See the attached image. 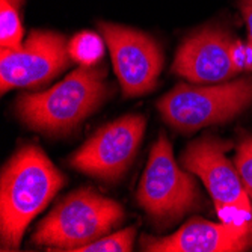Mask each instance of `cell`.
I'll return each mask as SVG.
<instances>
[{"label":"cell","mask_w":252,"mask_h":252,"mask_svg":"<svg viewBox=\"0 0 252 252\" xmlns=\"http://www.w3.org/2000/svg\"><path fill=\"white\" fill-rule=\"evenodd\" d=\"M240 11L243 14L246 28H248V45L252 50V0H242Z\"/></svg>","instance_id":"cell-17"},{"label":"cell","mask_w":252,"mask_h":252,"mask_svg":"<svg viewBox=\"0 0 252 252\" xmlns=\"http://www.w3.org/2000/svg\"><path fill=\"white\" fill-rule=\"evenodd\" d=\"M145 133V118L127 115L101 127L71 156L70 165L104 181L118 180L131 165Z\"/></svg>","instance_id":"cell-6"},{"label":"cell","mask_w":252,"mask_h":252,"mask_svg":"<svg viewBox=\"0 0 252 252\" xmlns=\"http://www.w3.org/2000/svg\"><path fill=\"white\" fill-rule=\"evenodd\" d=\"M141 246L151 252H242L252 246V226L192 219L171 236H144Z\"/></svg>","instance_id":"cell-11"},{"label":"cell","mask_w":252,"mask_h":252,"mask_svg":"<svg viewBox=\"0 0 252 252\" xmlns=\"http://www.w3.org/2000/svg\"><path fill=\"white\" fill-rule=\"evenodd\" d=\"M198 190L193 178L174 160L171 142L165 134L151 148L148 165L137 189V201L145 212L162 222H172L192 210Z\"/></svg>","instance_id":"cell-5"},{"label":"cell","mask_w":252,"mask_h":252,"mask_svg":"<svg viewBox=\"0 0 252 252\" xmlns=\"http://www.w3.org/2000/svg\"><path fill=\"white\" fill-rule=\"evenodd\" d=\"M134 236V228H126L123 231H118L107 237H101L83 246L79 252H128L133 248Z\"/></svg>","instance_id":"cell-14"},{"label":"cell","mask_w":252,"mask_h":252,"mask_svg":"<svg viewBox=\"0 0 252 252\" xmlns=\"http://www.w3.org/2000/svg\"><path fill=\"white\" fill-rule=\"evenodd\" d=\"M104 70L80 66L44 93L23 94L17 100L21 121L33 130L61 134L73 130L106 98Z\"/></svg>","instance_id":"cell-2"},{"label":"cell","mask_w":252,"mask_h":252,"mask_svg":"<svg viewBox=\"0 0 252 252\" xmlns=\"http://www.w3.org/2000/svg\"><path fill=\"white\" fill-rule=\"evenodd\" d=\"M68 44L59 33L35 31L17 50L0 52L2 94L12 88H29L49 82L70 62Z\"/></svg>","instance_id":"cell-8"},{"label":"cell","mask_w":252,"mask_h":252,"mask_svg":"<svg viewBox=\"0 0 252 252\" xmlns=\"http://www.w3.org/2000/svg\"><path fill=\"white\" fill-rule=\"evenodd\" d=\"M68 55L82 66H94L104 55L103 39L94 32H80L68 42Z\"/></svg>","instance_id":"cell-12"},{"label":"cell","mask_w":252,"mask_h":252,"mask_svg":"<svg viewBox=\"0 0 252 252\" xmlns=\"http://www.w3.org/2000/svg\"><path fill=\"white\" fill-rule=\"evenodd\" d=\"M62 172L35 145L20 148L0 177V234L5 251H17L33 218L63 186Z\"/></svg>","instance_id":"cell-1"},{"label":"cell","mask_w":252,"mask_h":252,"mask_svg":"<svg viewBox=\"0 0 252 252\" xmlns=\"http://www.w3.org/2000/svg\"><path fill=\"white\" fill-rule=\"evenodd\" d=\"M98 29L109 47L124 95L150 93L163 66V56L156 41L139 31L110 23H100Z\"/></svg>","instance_id":"cell-7"},{"label":"cell","mask_w":252,"mask_h":252,"mask_svg":"<svg viewBox=\"0 0 252 252\" xmlns=\"http://www.w3.org/2000/svg\"><path fill=\"white\" fill-rule=\"evenodd\" d=\"M234 165L239 171L245 190L252 199V136L239 145L237 154L234 157Z\"/></svg>","instance_id":"cell-15"},{"label":"cell","mask_w":252,"mask_h":252,"mask_svg":"<svg viewBox=\"0 0 252 252\" xmlns=\"http://www.w3.org/2000/svg\"><path fill=\"white\" fill-rule=\"evenodd\" d=\"M23 26L14 0H0V44L2 49L17 50L21 47Z\"/></svg>","instance_id":"cell-13"},{"label":"cell","mask_w":252,"mask_h":252,"mask_svg":"<svg viewBox=\"0 0 252 252\" xmlns=\"http://www.w3.org/2000/svg\"><path fill=\"white\" fill-rule=\"evenodd\" d=\"M252 103V79L216 86L178 85L157 103L163 120L180 131H195L225 123Z\"/></svg>","instance_id":"cell-4"},{"label":"cell","mask_w":252,"mask_h":252,"mask_svg":"<svg viewBox=\"0 0 252 252\" xmlns=\"http://www.w3.org/2000/svg\"><path fill=\"white\" fill-rule=\"evenodd\" d=\"M233 44L220 29H202L178 49L172 71L193 83H219L234 77L240 68L233 59Z\"/></svg>","instance_id":"cell-10"},{"label":"cell","mask_w":252,"mask_h":252,"mask_svg":"<svg viewBox=\"0 0 252 252\" xmlns=\"http://www.w3.org/2000/svg\"><path fill=\"white\" fill-rule=\"evenodd\" d=\"M215 207H216L218 216L226 225L243 226V225H249L252 219V210H246L243 207H239V205L216 202Z\"/></svg>","instance_id":"cell-16"},{"label":"cell","mask_w":252,"mask_h":252,"mask_svg":"<svg viewBox=\"0 0 252 252\" xmlns=\"http://www.w3.org/2000/svg\"><path fill=\"white\" fill-rule=\"evenodd\" d=\"M123 207L89 189L77 190L61 201L36 228L32 237L39 246L80 251L104 237L123 220Z\"/></svg>","instance_id":"cell-3"},{"label":"cell","mask_w":252,"mask_h":252,"mask_svg":"<svg viewBox=\"0 0 252 252\" xmlns=\"http://www.w3.org/2000/svg\"><path fill=\"white\" fill-rule=\"evenodd\" d=\"M230 148L231 144L204 136L186 148L181 163L188 171L201 177L215 204H233L252 210L251 198L245 190L236 165L225 157V151Z\"/></svg>","instance_id":"cell-9"}]
</instances>
